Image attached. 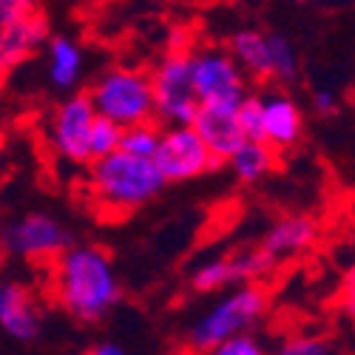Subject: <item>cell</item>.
I'll return each instance as SVG.
<instances>
[{
  "label": "cell",
  "mask_w": 355,
  "mask_h": 355,
  "mask_svg": "<svg viewBox=\"0 0 355 355\" xmlns=\"http://www.w3.org/2000/svg\"><path fill=\"white\" fill-rule=\"evenodd\" d=\"M315 242H318V222L310 214H290L264 230L259 248L270 253L276 261H284L299 253H307Z\"/></svg>",
  "instance_id": "5bb4252c"
},
{
  "label": "cell",
  "mask_w": 355,
  "mask_h": 355,
  "mask_svg": "<svg viewBox=\"0 0 355 355\" xmlns=\"http://www.w3.org/2000/svg\"><path fill=\"white\" fill-rule=\"evenodd\" d=\"M191 77L199 105H230L239 108L248 97L245 71L236 66L227 49H199L191 54Z\"/></svg>",
  "instance_id": "52a82bcc"
},
{
  "label": "cell",
  "mask_w": 355,
  "mask_h": 355,
  "mask_svg": "<svg viewBox=\"0 0 355 355\" xmlns=\"http://www.w3.org/2000/svg\"><path fill=\"white\" fill-rule=\"evenodd\" d=\"M270 307V295L264 290V284H242L230 293H225L222 299H216L208 310H205L185 336V344L196 355H211L222 344L250 336V330L264 318Z\"/></svg>",
  "instance_id": "7a4b0ae2"
},
{
  "label": "cell",
  "mask_w": 355,
  "mask_h": 355,
  "mask_svg": "<svg viewBox=\"0 0 355 355\" xmlns=\"http://www.w3.org/2000/svg\"><path fill=\"white\" fill-rule=\"evenodd\" d=\"M37 9L40 6L28 3V0H0V32L9 28V26H15V23H20L23 17L35 15Z\"/></svg>",
  "instance_id": "d4e9b609"
},
{
  "label": "cell",
  "mask_w": 355,
  "mask_h": 355,
  "mask_svg": "<svg viewBox=\"0 0 355 355\" xmlns=\"http://www.w3.org/2000/svg\"><path fill=\"white\" fill-rule=\"evenodd\" d=\"M239 116V128L245 134L248 142H264V105H261V94H248L236 111Z\"/></svg>",
  "instance_id": "7402d4cb"
},
{
  "label": "cell",
  "mask_w": 355,
  "mask_h": 355,
  "mask_svg": "<svg viewBox=\"0 0 355 355\" xmlns=\"http://www.w3.org/2000/svg\"><path fill=\"white\" fill-rule=\"evenodd\" d=\"M154 162L168 185L199 180V176L211 173L222 165L193 128H165Z\"/></svg>",
  "instance_id": "ba28073f"
},
{
  "label": "cell",
  "mask_w": 355,
  "mask_h": 355,
  "mask_svg": "<svg viewBox=\"0 0 355 355\" xmlns=\"http://www.w3.org/2000/svg\"><path fill=\"white\" fill-rule=\"evenodd\" d=\"M83 355H131L123 344H116V341H97V344H92Z\"/></svg>",
  "instance_id": "83f0119b"
},
{
  "label": "cell",
  "mask_w": 355,
  "mask_h": 355,
  "mask_svg": "<svg viewBox=\"0 0 355 355\" xmlns=\"http://www.w3.org/2000/svg\"><path fill=\"white\" fill-rule=\"evenodd\" d=\"M310 108L318 114V116H333L338 111V97L327 88H315L310 94Z\"/></svg>",
  "instance_id": "4316f807"
},
{
  "label": "cell",
  "mask_w": 355,
  "mask_h": 355,
  "mask_svg": "<svg viewBox=\"0 0 355 355\" xmlns=\"http://www.w3.org/2000/svg\"><path fill=\"white\" fill-rule=\"evenodd\" d=\"M227 54L253 80H270V43L261 28L245 26L227 37Z\"/></svg>",
  "instance_id": "9a60e30c"
},
{
  "label": "cell",
  "mask_w": 355,
  "mask_h": 355,
  "mask_svg": "<svg viewBox=\"0 0 355 355\" xmlns=\"http://www.w3.org/2000/svg\"><path fill=\"white\" fill-rule=\"evenodd\" d=\"M51 290L57 304L77 324L94 327L123 302V284L111 256L100 245H74L54 261Z\"/></svg>",
  "instance_id": "6da1fadb"
},
{
  "label": "cell",
  "mask_w": 355,
  "mask_h": 355,
  "mask_svg": "<svg viewBox=\"0 0 355 355\" xmlns=\"http://www.w3.org/2000/svg\"><path fill=\"white\" fill-rule=\"evenodd\" d=\"M264 105V145L273 151H287V148L299 145L304 137V114L290 94L270 92L261 94Z\"/></svg>",
  "instance_id": "4fadbf2b"
},
{
  "label": "cell",
  "mask_w": 355,
  "mask_h": 355,
  "mask_svg": "<svg viewBox=\"0 0 355 355\" xmlns=\"http://www.w3.org/2000/svg\"><path fill=\"white\" fill-rule=\"evenodd\" d=\"M352 245H355V236H352ZM338 307L347 318L355 321V256L344 268V276H341V284H338Z\"/></svg>",
  "instance_id": "cb8c5ba5"
},
{
  "label": "cell",
  "mask_w": 355,
  "mask_h": 355,
  "mask_svg": "<svg viewBox=\"0 0 355 355\" xmlns=\"http://www.w3.org/2000/svg\"><path fill=\"white\" fill-rule=\"evenodd\" d=\"M191 54L168 51L151 71L154 114L157 123H162L165 128H193L202 108L191 77Z\"/></svg>",
  "instance_id": "5b68a950"
},
{
  "label": "cell",
  "mask_w": 355,
  "mask_h": 355,
  "mask_svg": "<svg viewBox=\"0 0 355 355\" xmlns=\"http://www.w3.org/2000/svg\"><path fill=\"white\" fill-rule=\"evenodd\" d=\"M123 134H125V128L97 116V123L92 128V139H88V157H92V162L105 159V157L120 151L123 148Z\"/></svg>",
  "instance_id": "44dd1931"
},
{
  "label": "cell",
  "mask_w": 355,
  "mask_h": 355,
  "mask_svg": "<svg viewBox=\"0 0 355 355\" xmlns=\"http://www.w3.org/2000/svg\"><path fill=\"white\" fill-rule=\"evenodd\" d=\"M43 324L46 315L32 287L17 279L0 282V330L20 344H32L40 338Z\"/></svg>",
  "instance_id": "30bf717a"
},
{
  "label": "cell",
  "mask_w": 355,
  "mask_h": 355,
  "mask_svg": "<svg viewBox=\"0 0 355 355\" xmlns=\"http://www.w3.org/2000/svg\"><path fill=\"white\" fill-rule=\"evenodd\" d=\"M236 182L242 185H256L276 168V151L264 142H245L239 151L227 159Z\"/></svg>",
  "instance_id": "e0dca14e"
},
{
  "label": "cell",
  "mask_w": 355,
  "mask_h": 355,
  "mask_svg": "<svg viewBox=\"0 0 355 355\" xmlns=\"http://www.w3.org/2000/svg\"><path fill=\"white\" fill-rule=\"evenodd\" d=\"M211 355H268V352H264V347L253 336H239V338L222 344L219 349H214Z\"/></svg>",
  "instance_id": "484cf974"
},
{
  "label": "cell",
  "mask_w": 355,
  "mask_h": 355,
  "mask_svg": "<svg viewBox=\"0 0 355 355\" xmlns=\"http://www.w3.org/2000/svg\"><path fill=\"white\" fill-rule=\"evenodd\" d=\"M88 100H92L97 116L116 123L120 128H134L157 120L151 74L139 69L116 66L103 71L88 88Z\"/></svg>",
  "instance_id": "277c9868"
},
{
  "label": "cell",
  "mask_w": 355,
  "mask_h": 355,
  "mask_svg": "<svg viewBox=\"0 0 355 355\" xmlns=\"http://www.w3.org/2000/svg\"><path fill=\"white\" fill-rule=\"evenodd\" d=\"M162 131L159 123H145V125H134V128H125L123 134V154H131V157H139V159H154L157 151H159V142H162Z\"/></svg>",
  "instance_id": "ffe728a7"
},
{
  "label": "cell",
  "mask_w": 355,
  "mask_h": 355,
  "mask_svg": "<svg viewBox=\"0 0 355 355\" xmlns=\"http://www.w3.org/2000/svg\"><path fill=\"white\" fill-rule=\"evenodd\" d=\"M233 284L242 287V284H239V270H236L233 253L202 261L199 268L191 273V287H193L196 293H216V290H225V287H233Z\"/></svg>",
  "instance_id": "ac0fdd59"
},
{
  "label": "cell",
  "mask_w": 355,
  "mask_h": 355,
  "mask_svg": "<svg viewBox=\"0 0 355 355\" xmlns=\"http://www.w3.org/2000/svg\"><path fill=\"white\" fill-rule=\"evenodd\" d=\"M92 188L97 199L114 211H137L154 202L165 188V176L154 159H139L116 151L105 159L92 162Z\"/></svg>",
  "instance_id": "3957f363"
},
{
  "label": "cell",
  "mask_w": 355,
  "mask_h": 355,
  "mask_svg": "<svg viewBox=\"0 0 355 355\" xmlns=\"http://www.w3.org/2000/svg\"><path fill=\"white\" fill-rule=\"evenodd\" d=\"M51 40V23L37 9L35 15L23 17L20 23L0 32V80L12 74L17 66H23L28 57H35L43 46Z\"/></svg>",
  "instance_id": "8fae6325"
},
{
  "label": "cell",
  "mask_w": 355,
  "mask_h": 355,
  "mask_svg": "<svg viewBox=\"0 0 355 355\" xmlns=\"http://www.w3.org/2000/svg\"><path fill=\"white\" fill-rule=\"evenodd\" d=\"M273 355H333V347L321 336H293Z\"/></svg>",
  "instance_id": "603a6c76"
},
{
  "label": "cell",
  "mask_w": 355,
  "mask_h": 355,
  "mask_svg": "<svg viewBox=\"0 0 355 355\" xmlns=\"http://www.w3.org/2000/svg\"><path fill=\"white\" fill-rule=\"evenodd\" d=\"M46 57H49V66H46L49 83L57 88V92H71V88L80 85L85 57H83V49L74 37L51 35V40L46 46Z\"/></svg>",
  "instance_id": "2e32d148"
},
{
  "label": "cell",
  "mask_w": 355,
  "mask_h": 355,
  "mask_svg": "<svg viewBox=\"0 0 355 355\" xmlns=\"http://www.w3.org/2000/svg\"><path fill=\"white\" fill-rule=\"evenodd\" d=\"M270 43V80L290 85L299 80V51L284 35H268Z\"/></svg>",
  "instance_id": "d6986e66"
},
{
  "label": "cell",
  "mask_w": 355,
  "mask_h": 355,
  "mask_svg": "<svg viewBox=\"0 0 355 355\" xmlns=\"http://www.w3.org/2000/svg\"><path fill=\"white\" fill-rule=\"evenodd\" d=\"M97 123V111L88 100V94H71L57 105L51 116V145L63 159L83 165H92L88 157V139H92V128Z\"/></svg>",
  "instance_id": "9c48e42d"
},
{
  "label": "cell",
  "mask_w": 355,
  "mask_h": 355,
  "mask_svg": "<svg viewBox=\"0 0 355 355\" xmlns=\"http://www.w3.org/2000/svg\"><path fill=\"white\" fill-rule=\"evenodd\" d=\"M0 245L9 256L26 261H46L60 259L66 250L74 248V233L51 214L32 211L0 230Z\"/></svg>",
  "instance_id": "8992f818"
},
{
  "label": "cell",
  "mask_w": 355,
  "mask_h": 355,
  "mask_svg": "<svg viewBox=\"0 0 355 355\" xmlns=\"http://www.w3.org/2000/svg\"><path fill=\"white\" fill-rule=\"evenodd\" d=\"M236 111L239 108H230V105H202L196 114L193 131L199 134V139L208 145V151L219 162H227L248 142L242 128H239Z\"/></svg>",
  "instance_id": "7c38bea8"
}]
</instances>
